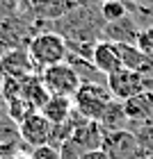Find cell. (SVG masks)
Segmentation results:
<instances>
[{
    "mask_svg": "<svg viewBox=\"0 0 153 159\" xmlns=\"http://www.w3.org/2000/svg\"><path fill=\"white\" fill-rule=\"evenodd\" d=\"M27 52H30V59L37 68V73H41V70L55 66V64L67 61L69 46L62 34H57L53 30H39L27 43Z\"/></svg>",
    "mask_w": 153,
    "mask_h": 159,
    "instance_id": "cell-1",
    "label": "cell"
},
{
    "mask_svg": "<svg viewBox=\"0 0 153 159\" xmlns=\"http://www.w3.org/2000/svg\"><path fill=\"white\" fill-rule=\"evenodd\" d=\"M112 93L107 89V84H98V82H87L80 84L78 93L73 96V109L87 120H101L105 107L112 102Z\"/></svg>",
    "mask_w": 153,
    "mask_h": 159,
    "instance_id": "cell-2",
    "label": "cell"
},
{
    "mask_svg": "<svg viewBox=\"0 0 153 159\" xmlns=\"http://www.w3.org/2000/svg\"><path fill=\"white\" fill-rule=\"evenodd\" d=\"M107 89H110L112 98L114 100H126L135 98L137 93H144V91H153V80L142 75V73H135L130 68H119L116 73L107 75Z\"/></svg>",
    "mask_w": 153,
    "mask_h": 159,
    "instance_id": "cell-3",
    "label": "cell"
},
{
    "mask_svg": "<svg viewBox=\"0 0 153 159\" xmlns=\"http://www.w3.org/2000/svg\"><path fill=\"white\" fill-rule=\"evenodd\" d=\"M41 80H43V86L48 89L50 96H64V98H73L80 84H82V80L80 75L73 70V66L67 61L62 64H55V66H50L46 70H41Z\"/></svg>",
    "mask_w": 153,
    "mask_h": 159,
    "instance_id": "cell-4",
    "label": "cell"
},
{
    "mask_svg": "<svg viewBox=\"0 0 153 159\" xmlns=\"http://www.w3.org/2000/svg\"><path fill=\"white\" fill-rule=\"evenodd\" d=\"M18 134L21 141L27 143L30 148H39L50 143V134H53V123H50L41 111H32L18 123Z\"/></svg>",
    "mask_w": 153,
    "mask_h": 159,
    "instance_id": "cell-5",
    "label": "cell"
},
{
    "mask_svg": "<svg viewBox=\"0 0 153 159\" xmlns=\"http://www.w3.org/2000/svg\"><path fill=\"white\" fill-rule=\"evenodd\" d=\"M110 159H133L140 152L137 139L130 129H116V132H105L103 134V146Z\"/></svg>",
    "mask_w": 153,
    "mask_h": 159,
    "instance_id": "cell-6",
    "label": "cell"
},
{
    "mask_svg": "<svg viewBox=\"0 0 153 159\" xmlns=\"http://www.w3.org/2000/svg\"><path fill=\"white\" fill-rule=\"evenodd\" d=\"M0 73L5 77H14V80H25L30 75H39L30 59L27 48H16L12 52H7L5 57H0Z\"/></svg>",
    "mask_w": 153,
    "mask_h": 159,
    "instance_id": "cell-7",
    "label": "cell"
},
{
    "mask_svg": "<svg viewBox=\"0 0 153 159\" xmlns=\"http://www.w3.org/2000/svg\"><path fill=\"white\" fill-rule=\"evenodd\" d=\"M91 64L98 68V73H103L105 77L116 73L119 68H123L121 52H119V48H116V43L98 39L96 46H94V50H91Z\"/></svg>",
    "mask_w": 153,
    "mask_h": 159,
    "instance_id": "cell-8",
    "label": "cell"
},
{
    "mask_svg": "<svg viewBox=\"0 0 153 159\" xmlns=\"http://www.w3.org/2000/svg\"><path fill=\"white\" fill-rule=\"evenodd\" d=\"M137 37H140V25L133 20V16L121 18L116 23L103 25V39L112 43H126V46H137Z\"/></svg>",
    "mask_w": 153,
    "mask_h": 159,
    "instance_id": "cell-9",
    "label": "cell"
},
{
    "mask_svg": "<svg viewBox=\"0 0 153 159\" xmlns=\"http://www.w3.org/2000/svg\"><path fill=\"white\" fill-rule=\"evenodd\" d=\"M126 116L130 125H144V123H153V91L137 93L135 98H130L123 102Z\"/></svg>",
    "mask_w": 153,
    "mask_h": 159,
    "instance_id": "cell-10",
    "label": "cell"
},
{
    "mask_svg": "<svg viewBox=\"0 0 153 159\" xmlns=\"http://www.w3.org/2000/svg\"><path fill=\"white\" fill-rule=\"evenodd\" d=\"M53 125H62L73 116V98H64V96H50L48 102L39 109Z\"/></svg>",
    "mask_w": 153,
    "mask_h": 159,
    "instance_id": "cell-11",
    "label": "cell"
},
{
    "mask_svg": "<svg viewBox=\"0 0 153 159\" xmlns=\"http://www.w3.org/2000/svg\"><path fill=\"white\" fill-rule=\"evenodd\" d=\"M21 96H23L27 102H30L34 109L39 111L41 107L48 102L50 93H48L46 86H43L41 75H30V77H25V80H23V89H21Z\"/></svg>",
    "mask_w": 153,
    "mask_h": 159,
    "instance_id": "cell-12",
    "label": "cell"
},
{
    "mask_svg": "<svg viewBox=\"0 0 153 159\" xmlns=\"http://www.w3.org/2000/svg\"><path fill=\"white\" fill-rule=\"evenodd\" d=\"M98 125L105 129V132H116V129H128V116H126V109H123V102L121 100H112L110 105L105 107L103 116H101Z\"/></svg>",
    "mask_w": 153,
    "mask_h": 159,
    "instance_id": "cell-13",
    "label": "cell"
},
{
    "mask_svg": "<svg viewBox=\"0 0 153 159\" xmlns=\"http://www.w3.org/2000/svg\"><path fill=\"white\" fill-rule=\"evenodd\" d=\"M101 16H103V23H116V20L128 16V5L126 0H107V2H101Z\"/></svg>",
    "mask_w": 153,
    "mask_h": 159,
    "instance_id": "cell-14",
    "label": "cell"
},
{
    "mask_svg": "<svg viewBox=\"0 0 153 159\" xmlns=\"http://www.w3.org/2000/svg\"><path fill=\"white\" fill-rule=\"evenodd\" d=\"M130 132L135 134L137 146L146 155H153V123H144V125H133Z\"/></svg>",
    "mask_w": 153,
    "mask_h": 159,
    "instance_id": "cell-15",
    "label": "cell"
},
{
    "mask_svg": "<svg viewBox=\"0 0 153 159\" xmlns=\"http://www.w3.org/2000/svg\"><path fill=\"white\" fill-rule=\"evenodd\" d=\"M137 48L146 55H153V25L151 27H142L140 37H137Z\"/></svg>",
    "mask_w": 153,
    "mask_h": 159,
    "instance_id": "cell-16",
    "label": "cell"
},
{
    "mask_svg": "<svg viewBox=\"0 0 153 159\" xmlns=\"http://www.w3.org/2000/svg\"><path fill=\"white\" fill-rule=\"evenodd\" d=\"M30 157H32V159H62V157H60V148L50 146V143L39 146V148H32Z\"/></svg>",
    "mask_w": 153,
    "mask_h": 159,
    "instance_id": "cell-17",
    "label": "cell"
},
{
    "mask_svg": "<svg viewBox=\"0 0 153 159\" xmlns=\"http://www.w3.org/2000/svg\"><path fill=\"white\" fill-rule=\"evenodd\" d=\"M80 155H82V152L78 150V146H76L71 139L64 141L62 146H60V157H62V159H80Z\"/></svg>",
    "mask_w": 153,
    "mask_h": 159,
    "instance_id": "cell-18",
    "label": "cell"
},
{
    "mask_svg": "<svg viewBox=\"0 0 153 159\" xmlns=\"http://www.w3.org/2000/svg\"><path fill=\"white\" fill-rule=\"evenodd\" d=\"M80 159H110V155H107L103 148H94V150L82 152V155H80Z\"/></svg>",
    "mask_w": 153,
    "mask_h": 159,
    "instance_id": "cell-19",
    "label": "cell"
},
{
    "mask_svg": "<svg viewBox=\"0 0 153 159\" xmlns=\"http://www.w3.org/2000/svg\"><path fill=\"white\" fill-rule=\"evenodd\" d=\"M14 11V0H0V23Z\"/></svg>",
    "mask_w": 153,
    "mask_h": 159,
    "instance_id": "cell-20",
    "label": "cell"
},
{
    "mask_svg": "<svg viewBox=\"0 0 153 159\" xmlns=\"http://www.w3.org/2000/svg\"><path fill=\"white\" fill-rule=\"evenodd\" d=\"M5 116H7V114H5V109H2V107H0V120H2Z\"/></svg>",
    "mask_w": 153,
    "mask_h": 159,
    "instance_id": "cell-21",
    "label": "cell"
},
{
    "mask_svg": "<svg viewBox=\"0 0 153 159\" xmlns=\"http://www.w3.org/2000/svg\"><path fill=\"white\" fill-rule=\"evenodd\" d=\"M101 2H107V0H101Z\"/></svg>",
    "mask_w": 153,
    "mask_h": 159,
    "instance_id": "cell-22",
    "label": "cell"
},
{
    "mask_svg": "<svg viewBox=\"0 0 153 159\" xmlns=\"http://www.w3.org/2000/svg\"><path fill=\"white\" fill-rule=\"evenodd\" d=\"M151 57H153V55H151Z\"/></svg>",
    "mask_w": 153,
    "mask_h": 159,
    "instance_id": "cell-23",
    "label": "cell"
}]
</instances>
